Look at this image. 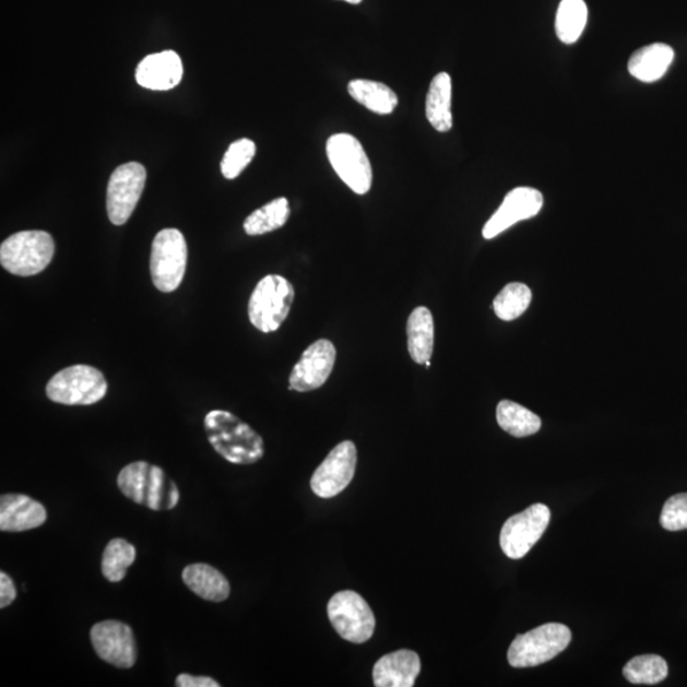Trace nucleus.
<instances>
[{"label": "nucleus", "instance_id": "obj_1", "mask_svg": "<svg viewBox=\"0 0 687 687\" xmlns=\"http://www.w3.org/2000/svg\"><path fill=\"white\" fill-rule=\"evenodd\" d=\"M208 441L223 459L236 465H252L264 457V441L249 424L225 411L205 416Z\"/></svg>", "mask_w": 687, "mask_h": 687}, {"label": "nucleus", "instance_id": "obj_2", "mask_svg": "<svg viewBox=\"0 0 687 687\" xmlns=\"http://www.w3.org/2000/svg\"><path fill=\"white\" fill-rule=\"evenodd\" d=\"M118 485L123 496L152 511L174 509L180 500L179 489L165 471L144 461L123 467L118 476Z\"/></svg>", "mask_w": 687, "mask_h": 687}, {"label": "nucleus", "instance_id": "obj_3", "mask_svg": "<svg viewBox=\"0 0 687 687\" xmlns=\"http://www.w3.org/2000/svg\"><path fill=\"white\" fill-rule=\"evenodd\" d=\"M56 242L48 232L22 230L0 246V262L13 275L33 276L50 265Z\"/></svg>", "mask_w": 687, "mask_h": 687}, {"label": "nucleus", "instance_id": "obj_4", "mask_svg": "<svg viewBox=\"0 0 687 687\" xmlns=\"http://www.w3.org/2000/svg\"><path fill=\"white\" fill-rule=\"evenodd\" d=\"M295 288L282 275H266L258 283L249 300V319L261 333H274L288 318Z\"/></svg>", "mask_w": 687, "mask_h": 687}, {"label": "nucleus", "instance_id": "obj_5", "mask_svg": "<svg viewBox=\"0 0 687 687\" xmlns=\"http://www.w3.org/2000/svg\"><path fill=\"white\" fill-rule=\"evenodd\" d=\"M572 631L565 624L542 625L526 635L517 636L508 650L509 665L526 668L543 665L557 658L570 643Z\"/></svg>", "mask_w": 687, "mask_h": 687}, {"label": "nucleus", "instance_id": "obj_6", "mask_svg": "<svg viewBox=\"0 0 687 687\" xmlns=\"http://www.w3.org/2000/svg\"><path fill=\"white\" fill-rule=\"evenodd\" d=\"M109 390L102 370L86 365H75L54 375L46 384V395L57 404L69 406L94 405Z\"/></svg>", "mask_w": 687, "mask_h": 687}, {"label": "nucleus", "instance_id": "obj_7", "mask_svg": "<svg viewBox=\"0 0 687 687\" xmlns=\"http://www.w3.org/2000/svg\"><path fill=\"white\" fill-rule=\"evenodd\" d=\"M188 266L187 239L179 229L166 228L154 237L151 276L158 291L173 293L180 287Z\"/></svg>", "mask_w": 687, "mask_h": 687}, {"label": "nucleus", "instance_id": "obj_8", "mask_svg": "<svg viewBox=\"0 0 687 687\" xmlns=\"http://www.w3.org/2000/svg\"><path fill=\"white\" fill-rule=\"evenodd\" d=\"M328 158L339 177L355 194L365 196L372 188L374 173L365 149L351 134H335L327 144Z\"/></svg>", "mask_w": 687, "mask_h": 687}, {"label": "nucleus", "instance_id": "obj_9", "mask_svg": "<svg viewBox=\"0 0 687 687\" xmlns=\"http://www.w3.org/2000/svg\"><path fill=\"white\" fill-rule=\"evenodd\" d=\"M328 615L337 635L347 642L362 644L374 636L376 617L367 601L357 592H337L329 601Z\"/></svg>", "mask_w": 687, "mask_h": 687}, {"label": "nucleus", "instance_id": "obj_10", "mask_svg": "<svg viewBox=\"0 0 687 687\" xmlns=\"http://www.w3.org/2000/svg\"><path fill=\"white\" fill-rule=\"evenodd\" d=\"M146 171L138 162H129L115 169L107 185V214L115 226H122L131 217L143 194Z\"/></svg>", "mask_w": 687, "mask_h": 687}, {"label": "nucleus", "instance_id": "obj_11", "mask_svg": "<svg viewBox=\"0 0 687 687\" xmlns=\"http://www.w3.org/2000/svg\"><path fill=\"white\" fill-rule=\"evenodd\" d=\"M550 509L537 504L511 517L500 531L501 550L511 559H522L542 538L550 523Z\"/></svg>", "mask_w": 687, "mask_h": 687}, {"label": "nucleus", "instance_id": "obj_12", "mask_svg": "<svg viewBox=\"0 0 687 687\" xmlns=\"http://www.w3.org/2000/svg\"><path fill=\"white\" fill-rule=\"evenodd\" d=\"M357 467V449L351 441L339 443L328 454L311 478L316 496L330 499L341 494L351 484Z\"/></svg>", "mask_w": 687, "mask_h": 687}, {"label": "nucleus", "instance_id": "obj_13", "mask_svg": "<svg viewBox=\"0 0 687 687\" xmlns=\"http://www.w3.org/2000/svg\"><path fill=\"white\" fill-rule=\"evenodd\" d=\"M91 642L99 659L118 668H131L137 661V643L127 624L107 620L91 629Z\"/></svg>", "mask_w": 687, "mask_h": 687}, {"label": "nucleus", "instance_id": "obj_14", "mask_svg": "<svg viewBox=\"0 0 687 687\" xmlns=\"http://www.w3.org/2000/svg\"><path fill=\"white\" fill-rule=\"evenodd\" d=\"M336 350L333 343L321 339L304 352L289 376V390L308 392L325 384L333 372Z\"/></svg>", "mask_w": 687, "mask_h": 687}, {"label": "nucleus", "instance_id": "obj_15", "mask_svg": "<svg viewBox=\"0 0 687 687\" xmlns=\"http://www.w3.org/2000/svg\"><path fill=\"white\" fill-rule=\"evenodd\" d=\"M543 205L544 197L534 188L521 187L509 191L498 211L486 222L483 237L491 239L504 234L516 223L536 217Z\"/></svg>", "mask_w": 687, "mask_h": 687}, {"label": "nucleus", "instance_id": "obj_16", "mask_svg": "<svg viewBox=\"0 0 687 687\" xmlns=\"http://www.w3.org/2000/svg\"><path fill=\"white\" fill-rule=\"evenodd\" d=\"M182 74L180 57L166 50L145 57L137 68L135 79L144 88L168 91L181 82Z\"/></svg>", "mask_w": 687, "mask_h": 687}, {"label": "nucleus", "instance_id": "obj_17", "mask_svg": "<svg viewBox=\"0 0 687 687\" xmlns=\"http://www.w3.org/2000/svg\"><path fill=\"white\" fill-rule=\"evenodd\" d=\"M48 519L40 501L22 496L5 494L0 498V530L3 532H22L43 526Z\"/></svg>", "mask_w": 687, "mask_h": 687}, {"label": "nucleus", "instance_id": "obj_18", "mask_svg": "<svg viewBox=\"0 0 687 687\" xmlns=\"http://www.w3.org/2000/svg\"><path fill=\"white\" fill-rule=\"evenodd\" d=\"M421 668L419 655L413 651L400 650L386 654L374 667L375 686L413 687Z\"/></svg>", "mask_w": 687, "mask_h": 687}, {"label": "nucleus", "instance_id": "obj_19", "mask_svg": "<svg viewBox=\"0 0 687 687\" xmlns=\"http://www.w3.org/2000/svg\"><path fill=\"white\" fill-rule=\"evenodd\" d=\"M674 59L675 51L670 45L661 43L647 45L632 54L628 71L640 82H658L667 73Z\"/></svg>", "mask_w": 687, "mask_h": 687}, {"label": "nucleus", "instance_id": "obj_20", "mask_svg": "<svg viewBox=\"0 0 687 687\" xmlns=\"http://www.w3.org/2000/svg\"><path fill=\"white\" fill-rule=\"evenodd\" d=\"M407 351L416 365H426L434 355L435 321L427 307H416L408 316Z\"/></svg>", "mask_w": 687, "mask_h": 687}, {"label": "nucleus", "instance_id": "obj_21", "mask_svg": "<svg viewBox=\"0 0 687 687\" xmlns=\"http://www.w3.org/2000/svg\"><path fill=\"white\" fill-rule=\"evenodd\" d=\"M182 581L189 589L206 601L223 602L230 593L227 578L220 570L204 562H197L183 569Z\"/></svg>", "mask_w": 687, "mask_h": 687}, {"label": "nucleus", "instance_id": "obj_22", "mask_svg": "<svg viewBox=\"0 0 687 687\" xmlns=\"http://www.w3.org/2000/svg\"><path fill=\"white\" fill-rule=\"evenodd\" d=\"M452 80L450 74L439 73L430 82L426 114L430 126L439 133H447L453 126L452 119Z\"/></svg>", "mask_w": 687, "mask_h": 687}, {"label": "nucleus", "instance_id": "obj_23", "mask_svg": "<svg viewBox=\"0 0 687 687\" xmlns=\"http://www.w3.org/2000/svg\"><path fill=\"white\" fill-rule=\"evenodd\" d=\"M347 92L355 102L378 115L392 114L399 104L395 92L381 82L354 80L347 84Z\"/></svg>", "mask_w": 687, "mask_h": 687}, {"label": "nucleus", "instance_id": "obj_24", "mask_svg": "<svg viewBox=\"0 0 687 687\" xmlns=\"http://www.w3.org/2000/svg\"><path fill=\"white\" fill-rule=\"evenodd\" d=\"M499 427L516 438L529 437L542 429V419L511 400H504L497 406Z\"/></svg>", "mask_w": 687, "mask_h": 687}, {"label": "nucleus", "instance_id": "obj_25", "mask_svg": "<svg viewBox=\"0 0 687 687\" xmlns=\"http://www.w3.org/2000/svg\"><path fill=\"white\" fill-rule=\"evenodd\" d=\"M291 215L288 200L277 198L259 208L244 222V229L249 236H261L282 228Z\"/></svg>", "mask_w": 687, "mask_h": 687}, {"label": "nucleus", "instance_id": "obj_26", "mask_svg": "<svg viewBox=\"0 0 687 687\" xmlns=\"http://www.w3.org/2000/svg\"><path fill=\"white\" fill-rule=\"evenodd\" d=\"M589 20L584 0H561L558 8L555 31L562 44L572 45L579 40Z\"/></svg>", "mask_w": 687, "mask_h": 687}, {"label": "nucleus", "instance_id": "obj_27", "mask_svg": "<svg viewBox=\"0 0 687 687\" xmlns=\"http://www.w3.org/2000/svg\"><path fill=\"white\" fill-rule=\"evenodd\" d=\"M624 677L636 685L660 684L668 676L667 662L658 654L638 655L623 670Z\"/></svg>", "mask_w": 687, "mask_h": 687}, {"label": "nucleus", "instance_id": "obj_28", "mask_svg": "<svg viewBox=\"0 0 687 687\" xmlns=\"http://www.w3.org/2000/svg\"><path fill=\"white\" fill-rule=\"evenodd\" d=\"M531 289L523 283H509L494 298V312L500 320L513 321L521 318L530 307Z\"/></svg>", "mask_w": 687, "mask_h": 687}, {"label": "nucleus", "instance_id": "obj_29", "mask_svg": "<svg viewBox=\"0 0 687 687\" xmlns=\"http://www.w3.org/2000/svg\"><path fill=\"white\" fill-rule=\"evenodd\" d=\"M135 558V547L128 543L127 540H111L104 552L102 565L104 577L112 583L121 582Z\"/></svg>", "mask_w": 687, "mask_h": 687}, {"label": "nucleus", "instance_id": "obj_30", "mask_svg": "<svg viewBox=\"0 0 687 687\" xmlns=\"http://www.w3.org/2000/svg\"><path fill=\"white\" fill-rule=\"evenodd\" d=\"M254 154H257V145L250 139L244 138L232 143L222 159L221 171L223 176L228 180L236 179L251 164Z\"/></svg>", "mask_w": 687, "mask_h": 687}, {"label": "nucleus", "instance_id": "obj_31", "mask_svg": "<svg viewBox=\"0 0 687 687\" xmlns=\"http://www.w3.org/2000/svg\"><path fill=\"white\" fill-rule=\"evenodd\" d=\"M660 522L667 531L687 530V493L676 494L667 499Z\"/></svg>", "mask_w": 687, "mask_h": 687}, {"label": "nucleus", "instance_id": "obj_32", "mask_svg": "<svg viewBox=\"0 0 687 687\" xmlns=\"http://www.w3.org/2000/svg\"><path fill=\"white\" fill-rule=\"evenodd\" d=\"M17 597L14 583L10 576L0 573V607L5 608Z\"/></svg>", "mask_w": 687, "mask_h": 687}, {"label": "nucleus", "instance_id": "obj_33", "mask_svg": "<svg viewBox=\"0 0 687 687\" xmlns=\"http://www.w3.org/2000/svg\"><path fill=\"white\" fill-rule=\"evenodd\" d=\"M176 686L179 687H220L221 685L211 677L191 676L181 674L176 678Z\"/></svg>", "mask_w": 687, "mask_h": 687}, {"label": "nucleus", "instance_id": "obj_34", "mask_svg": "<svg viewBox=\"0 0 687 687\" xmlns=\"http://www.w3.org/2000/svg\"><path fill=\"white\" fill-rule=\"evenodd\" d=\"M344 2L351 3V4H359L363 2V0H344Z\"/></svg>", "mask_w": 687, "mask_h": 687}]
</instances>
